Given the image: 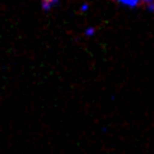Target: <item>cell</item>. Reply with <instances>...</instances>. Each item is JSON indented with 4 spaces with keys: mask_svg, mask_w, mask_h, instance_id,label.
Wrapping results in <instances>:
<instances>
[{
    "mask_svg": "<svg viewBox=\"0 0 154 154\" xmlns=\"http://www.w3.org/2000/svg\"><path fill=\"white\" fill-rule=\"evenodd\" d=\"M59 3V0H41V7L44 11H50V9L57 5V4Z\"/></svg>",
    "mask_w": 154,
    "mask_h": 154,
    "instance_id": "6da1fadb",
    "label": "cell"
},
{
    "mask_svg": "<svg viewBox=\"0 0 154 154\" xmlns=\"http://www.w3.org/2000/svg\"><path fill=\"white\" fill-rule=\"evenodd\" d=\"M117 2L119 4H123V5H126V7H136L139 3L141 2V0H117Z\"/></svg>",
    "mask_w": 154,
    "mask_h": 154,
    "instance_id": "7a4b0ae2",
    "label": "cell"
},
{
    "mask_svg": "<svg viewBox=\"0 0 154 154\" xmlns=\"http://www.w3.org/2000/svg\"><path fill=\"white\" fill-rule=\"evenodd\" d=\"M146 8H148V11H150V12H154V2H152V3H148Z\"/></svg>",
    "mask_w": 154,
    "mask_h": 154,
    "instance_id": "3957f363",
    "label": "cell"
},
{
    "mask_svg": "<svg viewBox=\"0 0 154 154\" xmlns=\"http://www.w3.org/2000/svg\"><path fill=\"white\" fill-rule=\"evenodd\" d=\"M85 33H86V35H88V36H91V35H93V33H94V28H91V27H90V28H88Z\"/></svg>",
    "mask_w": 154,
    "mask_h": 154,
    "instance_id": "277c9868",
    "label": "cell"
},
{
    "mask_svg": "<svg viewBox=\"0 0 154 154\" xmlns=\"http://www.w3.org/2000/svg\"><path fill=\"white\" fill-rule=\"evenodd\" d=\"M141 2H144V3H152V2H154V0H141Z\"/></svg>",
    "mask_w": 154,
    "mask_h": 154,
    "instance_id": "5b68a950",
    "label": "cell"
}]
</instances>
